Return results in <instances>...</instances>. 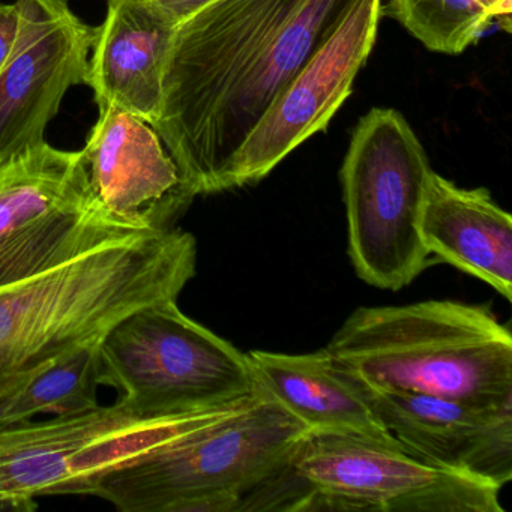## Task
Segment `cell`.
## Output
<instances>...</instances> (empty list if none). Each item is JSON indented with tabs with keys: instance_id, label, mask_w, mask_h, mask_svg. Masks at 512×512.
Segmentation results:
<instances>
[{
	"instance_id": "cell-1",
	"label": "cell",
	"mask_w": 512,
	"mask_h": 512,
	"mask_svg": "<svg viewBox=\"0 0 512 512\" xmlns=\"http://www.w3.org/2000/svg\"><path fill=\"white\" fill-rule=\"evenodd\" d=\"M355 0H214L176 29L154 130L188 193H217L275 95Z\"/></svg>"
},
{
	"instance_id": "cell-2",
	"label": "cell",
	"mask_w": 512,
	"mask_h": 512,
	"mask_svg": "<svg viewBox=\"0 0 512 512\" xmlns=\"http://www.w3.org/2000/svg\"><path fill=\"white\" fill-rule=\"evenodd\" d=\"M196 268V238L175 227L112 239L0 289V398L137 308L178 299Z\"/></svg>"
},
{
	"instance_id": "cell-3",
	"label": "cell",
	"mask_w": 512,
	"mask_h": 512,
	"mask_svg": "<svg viewBox=\"0 0 512 512\" xmlns=\"http://www.w3.org/2000/svg\"><path fill=\"white\" fill-rule=\"evenodd\" d=\"M310 428L268 391L244 406L74 482L67 494L122 512H287Z\"/></svg>"
},
{
	"instance_id": "cell-4",
	"label": "cell",
	"mask_w": 512,
	"mask_h": 512,
	"mask_svg": "<svg viewBox=\"0 0 512 512\" xmlns=\"http://www.w3.org/2000/svg\"><path fill=\"white\" fill-rule=\"evenodd\" d=\"M326 352L362 388L512 407V334L487 305L361 307Z\"/></svg>"
},
{
	"instance_id": "cell-5",
	"label": "cell",
	"mask_w": 512,
	"mask_h": 512,
	"mask_svg": "<svg viewBox=\"0 0 512 512\" xmlns=\"http://www.w3.org/2000/svg\"><path fill=\"white\" fill-rule=\"evenodd\" d=\"M101 382L143 415L203 412L265 392L253 362L182 313L178 299L137 308L100 340Z\"/></svg>"
},
{
	"instance_id": "cell-6",
	"label": "cell",
	"mask_w": 512,
	"mask_h": 512,
	"mask_svg": "<svg viewBox=\"0 0 512 512\" xmlns=\"http://www.w3.org/2000/svg\"><path fill=\"white\" fill-rule=\"evenodd\" d=\"M431 173L421 140L398 110L376 107L362 116L340 178L350 260L370 286L395 292L433 265L419 232Z\"/></svg>"
},
{
	"instance_id": "cell-7",
	"label": "cell",
	"mask_w": 512,
	"mask_h": 512,
	"mask_svg": "<svg viewBox=\"0 0 512 512\" xmlns=\"http://www.w3.org/2000/svg\"><path fill=\"white\" fill-rule=\"evenodd\" d=\"M137 232L145 230L122 226L101 208L82 151L44 140L0 155V289Z\"/></svg>"
},
{
	"instance_id": "cell-8",
	"label": "cell",
	"mask_w": 512,
	"mask_h": 512,
	"mask_svg": "<svg viewBox=\"0 0 512 512\" xmlns=\"http://www.w3.org/2000/svg\"><path fill=\"white\" fill-rule=\"evenodd\" d=\"M293 478L295 512H505L491 482L347 434L311 431Z\"/></svg>"
},
{
	"instance_id": "cell-9",
	"label": "cell",
	"mask_w": 512,
	"mask_h": 512,
	"mask_svg": "<svg viewBox=\"0 0 512 512\" xmlns=\"http://www.w3.org/2000/svg\"><path fill=\"white\" fill-rule=\"evenodd\" d=\"M382 17V0L353 2L251 128L224 169L217 193L257 184L302 143L326 130L373 52Z\"/></svg>"
},
{
	"instance_id": "cell-10",
	"label": "cell",
	"mask_w": 512,
	"mask_h": 512,
	"mask_svg": "<svg viewBox=\"0 0 512 512\" xmlns=\"http://www.w3.org/2000/svg\"><path fill=\"white\" fill-rule=\"evenodd\" d=\"M19 37L0 73V155L44 142L71 86L88 85L97 28L65 0H17Z\"/></svg>"
},
{
	"instance_id": "cell-11",
	"label": "cell",
	"mask_w": 512,
	"mask_h": 512,
	"mask_svg": "<svg viewBox=\"0 0 512 512\" xmlns=\"http://www.w3.org/2000/svg\"><path fill=\"white\" fill-rule=\"evenodd\" d=\"M97 106L98 119L82 151L95 199L122 226L175 229L194 197L157 131L121 107Z\"/></svg>"
},
{
	"instance_id": "cell-12",
	"label": "cell",
	"mask_w": 512,
	"mask_h": 512,
	"mask_svg": "<svg viewBox=\"0 0 512 512\" xmlns=\"http://www.w3.org/2000/svg\"><path fill=\"white\" fill-rule=\"evenodd\" d=\"M377 418L415 457L499 488L512 479V407L362 388Z\"/></svg>"
},
{
	"instance_id": "cell-13",
	"label": "cell",
	"mask_w": 512,
	"mask_h": 512,
	"mask_svg": "<svg viewBox=\"0 0 512 512\" xmlns=\"http://www.w3.org/2000/svg\"><path fill=\"white\" fill-rule=\"evenodd\" d=\"M155 418L161 416L143 415L119 398L47 421L0 424V499L62 494L95 446Z\"/></svg>"
},
{
	"instance_id": "cell-14",
	"label": "cell",
	"mask_w": 512,
	"mask_h": 512,
	"mask_svg": "<svg viewBox=\"0 0 512 512\" xmlns=\"http://www.w3.org/2000/svg\"><path fill=\"white\" fill-rule=\"evenodd\" d=\"M95 31L88 85L95 103H110L154 125L178 25L152 0H106Z\"/></svg>"
},
{
	"instance_id": "cell-15",
	"label": "cell",
	"mask_w": 512,
	"mask_h": 512,
	"mask_svg": "<svg viewBox=\"0 0 512 512\" xmlns=\"http://www.w3.org/2000/svg\"><path fill=\"white\" fill-rule=\"evenodd\" d=\"M419 232L434 260L479 278L511 301L512 217L487 188H461L433 170Z\"/></svg>"
},
{
	"instance_id": "cell-16",
	"label": "cell",
	"mask_w": 512,
	"mask_h": 512,
	"mask_svg": "<svg viewBox=\"0 0 512 512\" xmlns=\"http://www.w3.org/2000/svg\"><path fill=\"white\" fill-rule=\"evenodd\" d=\"M247 355L263 388L313 433L365 437L406 449L326 349L298 355L251 350Z\"/></svg>"
},
{
	"instance_id": "cell-17",
	"label": "cell",
	"mask_w": 512,
	"mask_h": 512,
	"mask_svg": "<svg viewBox=\"0 0 512 512\" xmlns=\"http://www.w3.org/2000/svg\"><path fill=\"white\" fill-rule=\"evenodd\" d=\"M101 382L100 341L59 359L14 394L0 398V424L37 415H73L95 409Z\"/></svg>"
},
{
	"instance_id": "cell-18",
	"label": "cell",
	"mask_w": 512,
	"mask_h": 512,
	"mask_svg": "<svg viewBox=\"0 0 512 512\" xmlns=\"http://www.w3.org/2000/svg\"><path fill=\"white\" fill-rule=\"evenodd\" d=\"M382 16L400 23L430 52L449 56L466 52L493 25L475 0H388Z\"/></svg>"
},
{
	"instance_id": "cell-19",
	"label": "cell",
	"mask_w": 512,
	"mask_h": 512,
	"mask_svg": "<svg viewBox=\"0 0 512 512\" xmlns=\"http://www.w3.org/2000/svg\"><path fill=\"white\" fill-rule=\"evenodd\" d=\"M19 29L20 13L16 2L0 4V73L13 53L17 37H19Z\"/></svg>"
},
{
	"instance_id": "cell-20",
	"label": "cell",
	"mask_w": 512,
	"mask_h": 512,
	"mask_svg": "<svg viewBox=\"0 0 512 512\" xmlns=\"http://www.w3.org/2000/svg\"><path fill=\"white\" fill-rule=\"evenodd\" d=\"M157 7H160L176 25H181L185 20L190 19L197 11L212 4L214 0H152Z\"/></svg>"
},
{
	"instance_id": "cell-21",
	"label": "cell",
	"mask_w": 512,
	"mask_h": 512,
	"mask_svg": "<svg viewBox=\"0 0 512 512\" xmlns=\"http://www.w3.org/2000/svg\"><path fill=\"white\" fill-rule=\"evenodd\" d=\"M503 31L511 32L512 0H475Z\"/></svg>"
},
{
	"instance_id": "cell-22",
	"label": "cell",
	"mask_w": 512,
	"mask_h": 512,
	"mask_svg": "<svg viewBox=\"0 0 512 512\" xmlns=\"http://www.w3.org/2000/svg\"><path fill=\"white\" fill-rule=\"evenodd\" d=\"M37 508L35 499H0V512H31Z\"/></svg>"
},
{
	"instance_id": "cell-23",
	"label": "cell",
	"mask_w": 512,
	"mask_h": 512,
	"mask_svg": "<svg viewBox=\"0 0 512 512\" xmlns=\"http://www.w3.org/2000/svg\"><path fill=\"white\" fill-rule=\"evenodd\" d=\"M65 2H68V0H65Z\"/></svg>"
}]
</instances>
